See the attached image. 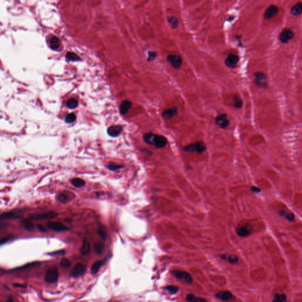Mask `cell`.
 <instances>
[{
    "label": "cell",
    "mask_w": 302,
    "mask_h": 302,
    "mask_svg": "<svg viewBox=\"0 0 302 302\" xmlns=\"http://www.w3.org/2000/svg\"><path fill=\"white\" fill-rule=\"evenodd\" d=\"M254 83L259 87L262 88H267L268 86V79L265 73L257 71L254 73Z\"/></svg>",
    "instance_id": "cell-5"
},
{
    "label": "cell",
    "mask_w": 302,
    "mask_h": 302,
    "mask_svg": "<svg viewBox=\"0 0 302 302\" xmlns=\"http://www.w3.org/2000/svg\"><path fill=\"white\" fill-rule=\"evenodd\" d=\"M239 61V57L236 54L231 53L227 57L225 60V64L228 67L230 68H234L236 67Z\"/></svg>",
    "instance_id": "cell-11"
},
{
    "label": "cell",
    "mask_w": 302,
    "mask_h": 302,
    "mask_svg": "<svg viewBox=\"0 0 302 302\" xmlns=\"http://www.w3.org/2000/svg\"><path fill=\"white\" fill-rule=\"evenodd\" d=\"M165 289L169 292L171 294L175 295L179 291V288L175 286H169L165 288Z\"/></svg>",
    "instance_id": "cell-37"
},
{
    "label": "cell",
    "mask_w": 302,
    "mask_h": 302,
    "mask_svg": "<svg viewBox=\"0 0 302 302\" xmlns=\"http://www.w3.org/2000/svg\"><path fill=\"white\" fill-rule=\"evenodd\" d=\"M90 252V245L89 241L87 239H84L81 247L80 249V253L83 256H86L89 254Z\"/></svg>",
    "instance_id": "cell-20"
},
{
    "label": "cell",
    "mask_w": 302,
    "mask_h": 302,
    "mask_svg": "<svg viewBox=\"0 0 302 302\" xmlns=\"http://www.w3.org/2000/svg\"><path fill=\"white\" fill-rule=\"evenodd\" d=\"M104 263V262L103 261H97L96 262H95L93 265L92 266V268H91V270H92V272L93 273V274H96L97 273L100 268L103 266Z\"/></svg>",
    "instance_id": "cell-27"
},
{
    "label": "cell",
    "mask_w": 302,
    "mask_h": 302,
    "mask_svg": "<svg viewBox=\"0 0 302 302\" xmlns=\"http://www.w3.org/2000/svg\"><path fill=\"white\" fill-rule=\"evenodd\" d=\"M216 297L223 301H228L235 299V296L228 291H222L216 294Z\"/></svg>",
    "instance_id": "cell-14"
},
{
    "label": "cell",
    "mask_w": 302,
    "mask_h": 302,
    "mask_svg": "<svg viewBox=\"0 0 302 302\" xmlns=\"http://www.w3.org/2000/svg\"><path fill=\"white\" fill-rule=\"evenodd\" d=\"M47 227L54 231L61 232L68 230V228L60 222H49L47 224Z\"/></svg>",
    "instance_id": "cell-10"
},
{
    "label": "cell",
    "mask_w": 302,
    "mask_h": 302,
    "mask_svg": "<svg viewBox=\"0 0 302 302\" xmlns=\"http://www.w3.org/2000/svg\"><path fill=\"white\" fill-rule=\"evenodd\" d=\"M97 233L99 235V236L101 237V239L103 240H105L107 238V236H106V233H105V231L102 229V228H99L98 230H97Z\"/></svg>",
    "instance_id": "cell-40"
},
{
    "label": "cell",
    "mask_w": 302,
    "mask_h": 302,
    "mask_svg": "<svg viewBox=\"0 0 302 302\" xmlns=\"http://www.w3.org/2000/svg\"><path fill=\"white\" fill-rule=\"evenodd\" d=\"M49 44L51 48L53 50H57L59 48L60 43L59 39L55 36H52L49 41Z\"/></svg>",
    "instance_id": "cell-22"
},
{
    "label": "cell",
    "mask_w": 302,
    "mask_h": 302,
    "mask_svg": "<svg viewBox=\"0 0 302 302\" xmlns=\"http://www.w3.org/2000/svg\"><path fill=\"white\" fill-rule=\"evenodd\" d=\"M168 20L169 24L173 28H176L178 26V23H179L178 19L175 17L171 16V17H168Z\"/></svg>",
    "instance_id": "cell-29"
},
{
    "label": "cell",
    "mask_w": 302,
    "mask_h": 302,
    "mask_svg": "<svg viewBox=\"0 0 302 302\" xmlns=\"http://www.w3.org/2000/svg\"><path fill=\"white\" fill-rule=\"evenodd\" d=\"M279 12V8L276 5H271L265 11L264 14V17L267 19H270L276 15Z\"/></svg>",
    "instance_id": "cell-15"
},
{
    "label": "cell",
    "mask_w": 302,
    "mask_h": 302,
    "mask_svg": "<svg viewBox=\"0 0 302 302\" xmlns=\"http://www.w3.org/2000/svg\"><path fill=\"white\" fill-rule=\"evenodd\" d=\"M103 244L101 243H97L94 245V252L97 255H100L102 253L103 250Z\"/></svg>",
    "instance_id": "cell-31"
},
{
    "label": "cell",
    "mask_w": 302,
    "mask_h": 302,
    "mask_svg": "<svg viewBox=\"0 0 302 302\" xmlns=\"http://www.w3.org/2000/svg\"><path fill=\"white\" fill-rule=\"evenodd\" d=\"M122 131V127L120 125H114L107 129V133L112 137L117 136Z\"/></svg>",
    "instance_id": "cell-17"
},
{
    "label": "cell",
    "mask_w": 302,
    "mask_h": 302,
    "mask_svg": "<svg viewBox=\"0 0 302 302\" xmlns=\"http://www.w3.org/2000/svg\"><path fill=\"white\" fill-rule=\"evenodd\" d=\"M21 223L24 227L28 231H31L34 229V224L30 220V219H24L21 221Z\"/></svg>",
    "instance_id": "cell-24"
},
{
    "label": "cell",
    "mask_w": 302,
    "mask_h": 302,
    "mask_svg": "<svg viewBox=\"0 0 302 302\" xmlns=\"http://www.w3.org/2000/svg\"><path fill=\"white\" fill-rule=\"evenodd\" d=\"M86 270V266L81 263L77 264L71 273V276L74 277H80L84 274Z\"/></svg>",
    "instance_id": "cell-12"
},
{
    "label": "cell",
    "mask_w": 302,
    "mask_h": 302,
    "mask_svg": "<svg viewBox=\"0 0 302 302\" xmlns=\"http://www.w3.org/2000/svg\"><path fill=\"white\" fill-rule=\"evenodd\" d=\"M186 300L188 302H207V301L205 299L201 298H197V297H196L195 295H194L192 294L188 295L187 298H186Z\"/></svg>",
    "instance_id": "cell-26"
},
{
    "label": "cell",
    "mask_w": 302,
    "mask_h": 302,
    "mask_svg": "<svg viewBox=\"0 0 302 302\" xmlns=\"http://www.w3.org/2000/svg\"><path fill=\"white\" fill-rule=\"evenodd\" d=\"M302 5L301 2L294 5L291 9V12L293 15L298 16L301 14L302 13Z\"/></svg>",
    "instance_id": "cell-25"
},
{
    "label": "cell",
    "mask_w": 302,
    "mask_h": 302,
    "mask_svg": "<svg viewBox=\"0 0 302 302\" xmlns=\"http://www.w3.org/2000/svg\"><path fill=\"white\" fill-rule=\"evenodd\" d=\"M37 227L38 230L40 231H41V232H43V233H45V232H47V230H46V228H45L43 226H42V225H41V224H38V225L37 226Z\"/></svg>",
    "instance_id": "cell-43"
},
{
    "label": "cell",
    "mask_w": 302,
    "mask_h": 302,
    "mask_svg": "<svg viewBox=\"0 0 302 302\" xmlns=\"http://www.w3.org/2000/svg\"><path fill=\"white\" fill-rule=\"evenodd\" d=\"M67 106L70 109H74L78 105V102L75 99H70L67 102Z\"/></svg>",
    "instance_id": "cell-34"
},
{
    "label": "cell",
    "mask_w": 302,
    "mask_h": 302,
    "mask_svg": "<svg viewBox=\"0 0 302 302\" xmlns=\"http://www.w3.org/2000/svg\"><path fill=\"white\" fill-rule=\"evenodd\" d=\"M294 36L293 32L289 29L284 30L280 35V40L283 43H287Z\"/></svg>",
    "instance_id": "cell-13"
},
{
    "label": "cell",
    "mask_w": 302,
    "mask_h": 302,
    "mask_svg": "<svg viewBox=\"0 0 302 302\" xmlns=\"http://www.w3.org/2000/svg\"><path fill=\"white\" fill-rule=\"evenodd\" d=\"M148 54H149L148 61H152V60H154L156 56V53L154 51H150Z\"/></svg>",
    "instance_id": "cell-42"
},
{
    "label": "cell",
    "mask_w": 302,
    "mask_h": 302,
    "mask_svg": "<svg viewBox=\"0 0 302 302\" xmlns=\"http://www.w3.org/2000/svg\"><path fill=\"white\" fill-rule=\"evenodd\" d=\"M12 239V237H5V238H3L2 239L0 240V246L3 244H5L8 241H9L10 240H11Z\"/></svg>",
    "instance_id": "cell-41"
},
{
    "label": "cell",
    "mask_w": 302,
    "mask_h": 302,
    "mask_svg": "<svg viewBox=\"0 0 302 302\" xmlns=\"http://www.w3.org/2000/svg\"><path fill=\"white\" fill-rule=\"evenodd\" d=\"M76 119V116L74 113H71L68 115H67L65 118V121L66 123H71L73 122H74Z\"/></svg>",
    "instance_id": "cell-35"
},
{
    "label": "cell",
    "mask_w": 302,
    "mask_h": 302,
    "mask_svg": "<svg viewBox=\"0 0 302 302\" xmlns=\"http://www.w3.org/2000/svg\"><path fill=\"white\" fill-rule=\"evenodd\" d=\"M221 259L224 260H227L230 263L233 264V265L236 264L239 262V258L236 256H234V255H230V256L223 255L221 256Z\"/></svg>",
    "instance_id": "cell-23"
},
{
    "label": "cell",
    "mask_w": 302,
    "mask_h": 302,
    "mask_svg": "<svg viewBox=\"0 0 302 302\" xmlns=\"http://www.w3.org/2000/svg\"><path fill=\"white\" fill-rule=\"evenodd\" d=\"M58 279V272L57 268L51 266L48 269L45 275V282L47 283H54Z\"/></svg>",
    "instance_id": "cell-4"
},
{
    "label": "cell",
    "mask_w": 302,
    "mask_h": 302,
    "mask_svg": "<svg viewBox=\"0 0 302 302\" xmlns=\"http://www.w3.org/2000/svg\"><path fill=\"white\" fill-rule=\"evenodd\" d=\"M131 106H132L131 102L129 100L123 101L120 106V113L122 115L126 114L128 112L129 109L131 107Z\"/></svg>",
    "instance_id": "cell-19"
},
{
    "label": "cell",
    "mask_w": 302,
    "mask_h": 302,
    "mask_svg": "<svg viewBox=\"0 0 302 302\" xmlns=\"http://www.w3.org/2000/svg\"><path fill=\"white\" fill-rule=\"evenodd\" d=\"M68 198H69V197H68V195L64 193H61L58 196V200L60 202L63 203H66L68 202L69 201Z\"/></svg>",
    "instance_id": "cell-36"
},
{
    "label": "cell",
    "mask_w": 302,
    "mask_h": 302,
    "mask_svg": "<svg viewBox=\"0 0 302 302\" xmlns=\"http://www.w3.org/2000/svg\"><path fill=\"white\" fill-rule=\"evenodd\" d=\"M172 274L177 278L183 280L184 282L187 283H192L193 282V279L192 276L188 272L181 270H175L172 272Z\"/></svg>",
    "instance_id": "cell-7"
},
{
    "label": "cell",
    "mask_w": 302,
    "mask_h": 302,
    "mask_svg": "<svg viewBox=\"0 0 302 302\" xmlns=\"http://www.w3.org/2000/svg\"><path fill=\"white\" fill-rule=\"evenodd\" d=\"M122 168H123V166H122L120 165H116V164H111L108 165V168L112 171H116L117 169H120Z\"/></svg>",
    "instance_id": "cell-39"
},
{
    "label": "cell",
    "mask_w": 302,
    "mask_h": 302,
    "mask_svg": "<svg viewBox=\"0 0 302 302\" xmlns=\"http://www.w3.org/2000/svg\"><path fill=\"white\" fill-rule=\"evenodd\" d=\"M19 213L18 211L17 212L15 210L3 213L0 215V220H4L15 219V218H19L20 216L19 215Z\"/></svg>",
    "instance_id": "cell-16"
},
{
    "label": "cell",
    "mask_w": 302,
    "mask_h": 302,
    "mask_svg": "<svg viewBox=\"0 0 302 302\" xmlns=\"http://www.w3.org/2000/svg\"><path fill=\"white\" fill-rule=\"evenodd\" d=\"M66 58L69 60H71V61H78L80 58L76 54H75L74 53H73V52H68L66 54Z\"/></svg>",
    "instance_id": "cell-32"
},
{
    "label": "cell",
    "mask_w": 302,
    "mask_h": 302,
    "mask_svg": "<svg viewBox=\"0 0 302 302\" xmlns=\"http://www.w3.org/2000/svg\"><path fill=\"white\" fill-rule=\"evenodd\" d=\"M167 60L172 65V66L176 69L179 68L182 63V60L181 57L178 55L175 54L169 55L167 57Z\"/></svg>",
    "instance_id": "cell-8"
},
{
    "label": "cell",
    "mask_w": 302,
    "mask_h": 302,
    "mask_svg": "<svg viewBox=\"0 0 302 302\" xmlns=\"http://www.w3.org/2000/svg\"><path fill=\"white\" fill-rule=\"evenodd\" d=\"M253 231V227L250 224H244L239 226L236 228L237 234L241 237L249 236Z\"/></svg>",
    "instance_id": "cell-6"
},
{
    "label": "cell",
    "mask_w": 302,
    "mask_h": 302,
    "mask_svg": "<svg viewBox=\"0 0 302 302\" xmlns=\"http://www.w3.org/2000/svg\"><path fill=\"white\" fill-rule=\"evenodd\" d=\"M273 302H286L287 301V298L286 296L284 294H282V295H279V294H276L275 295V298H274V299L273 301Z\"/></svg>",
    "instance_id": "cell-33"
},
{
    "label": "cell",
    "mask_w": 302,
    "mask_h": 302,
    "mask_svg": "<svg viewBox=\"0 0 302 302\" xmlns=\"http://www.w3.org/2000/svg\"><path fill=\"white\" fill-rule=\"evenodd\" d=\"M243 106V100L241 97L235 96L234 97V106L236 109H240Z\"/></svg>",
    "instance_id": "cell-30"
},
{
    "label": "cell",
    "mask_w": 302,
    "mask_h": 302,
    "mask_svg": "<svg viewBox=\"0 0 302 302\" xmlns=\"http://www.w3.org/2000/svg\"><path fill=\"white\" fill-rule=\"evenodd\" d=\"M60 265L63 267L67 268V267H68L70 266L71 263L68 259H67L66 258H63L61 259V260L60 262Z\"/></svg>",
    "instance_id": "cell-38"
},
{
    "label": "cell",
    "mask_w": 302,
    "mask_h": 302,
    "mask_svg": "<svg viewBox=\"0 0 302 302\" xmlns=\"http://www.w3.org/2000/svg\"><path fill=\"white\" fill-rule=\"evenodd\" d=\"M279 214H280V216L286 218L290 222H293L295 220V216L292 212L285 210H281L279 211Z\"/></svg>",
    "instance_id": "cell-21"
},
{
    "label": "cell",
    "mask_w": 302,
    "mask_h": 302,
    "mask_svg": "<svg viewBox=\"0 0 302 302\" xmlns=\"http://www.w3.org/2000/svg\"><path fill=\"white\" fill-rule=\"evenodd\" d=\"M216 123L217 126L222 129L227 128L230 125V121L226 114H220L216 118Z\"/></svg>",
    "instance_id": "cell-9"
},
{
    "label": "cell",
    "mask_w": 302,
    "mask_h": 302,
    "mask_svg": "<svg viewBox=\"0 0 302 302\" xmlns=\"http://www.w3.org/2000/svg\"><path fill=\"white\" fill-rule=\"evenodd\" d=\"M183 150L186 152H197L198 154L204 153L207 150V146L204 142H197L194 143L190 144L183 148Z\"/></svg>",
    "instance_id": "cell-2"
},
{
    "label": "cell",
    "mask_w": 302,
    "mask_h": 302,
    "mask_svg": "<svg viewBox=\"0 0 302 302\" xmlns=\"http://www.w3.org/2000/svg\"><path fill=\"white\" fill-rule=\"evenodd\" d=\"M250 190H252V192H254V193H259L261 192V190L260 188L257 187H255V186H253L252 187H251Z\"/></svg>",
    "instance_id": "cell-44"
},
{
    "label": "cell",
    "mask_w": 302,
    "mask_h": 302,
    "mask_svg": "<svg viewBox=\"0 0 302 302\" xmlns=\"http://www.w3.org/2000/svg\"><path fill=\"white\" fill-rule=\"evenodd\" d=\"M58 216V214L54 211H48L43 213H36L30 215L28 219L34 221H41L46 220L50 219H53Z\"/></svg>",
    "instance_id": "cell-3"
},
{
    "label": "cell",
    "mask_w": 302,
    "mask_h": 302,
    "mask_svg": "<svg viewBox=\"0 0 302 302\" xmlns=\"http://www.w3.org/2000/svg\"><path fill=\"white\" fill-rule=\"evenodd\" d=\"M143 139L147 143L155 146L157 148H164L167 144V139L166 138L151 133L145 134Z\"/></svg>",
    "instance_id": "cell-1"
},
{
    "label": "cell",
    "mask_w": 302,
    "mask_h": 302,
    "mask_svg": "<svg viewBox=\"0 0 302 302\" xmlns=\"http://www.w3.org/2000/svg\"><path fill=\"white\" fill-rule=\"evenodd\" d=\"M178 110L177 107H171V108L165 110L162 113V117L164 119H171L172 117L176 116L177 115H178Z\"/></svg>",
    "instance_id": "cell-18"
},
{
    "label": "cell",
    "mask_w": 302,
    "mask_h": 302,
    "mask_svg": "<svg viewBox=\"0 0 302 302\" xmlns=\"http://www.w3.org/2000/svg\"><path fill=\"white\" fill-rule=\"evenodd\" d=\"M71 184L76 188H81L85 185V182L80 178H74L71 180Z\"/></svg>",
    "instance_id": "cell-28"
}]
</instances>
